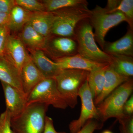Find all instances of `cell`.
<instances>
[{
	"instance_id": "ba28073f",
	"label": "cell",
	"mask_w": 133,
	"mask_h": 133,
	"mask_svg": "<svg viewBox=\"0 0 133 133\" xmlns=\"http://www.w3.org/2000/svg\"><path fill=\"white\" fill-rule=\"evenodd\" d=\"M78 97L81 101V112L78 118L72 121L69 124L70 133L77 132L89 121L94 118L99 119L97 109L87 81L80 88Z\"/></svg>"
},
{
	"instance_id": "2e32d148",
	"label": "cell",
	"mask_w": 133,
	"mask_h": 133,
	"mask_svg": "<svg viewBox=\"0 0 133 133\" xmlns=\"http://www.w3.org/2000/svg\"><path fill=\"white\" fill-rule=\"evenodd\" d=\"M129 79L118 74L108 65L105 72V81L102 90L94 100L95 105L99 104L119 86Z\"/></svg>"
},
{
	"instance_id": "83f0119b",
	"label": "cell",
	"mask_w": 133,
	"mask_h": 133,
	"mask_svg": "<svg viewBox=\"0 0 133 133\" xmlns=\"http://www.w3.org/2000/svg\"><path fill=\"white\" fill-rule=\"evenodd\" d=\"M101 127V125L97 121L91 120L87 122L84 126L76 133H94L95 130L99 129ZM58 133H66L59 132Z\"/></svg>"
},
{
	"instance_id": "7c38bea8",
	"label": "cell",
	"mask_w": 133,
	"mask_h": 133,
	"mask_svg": "<svg viewBox=\"0 0 133 133\" xmlns=\"http://www.w3.org/2000/svg\"><path fill=\"white\" fill-rule=\"evenodd\" d=\"M20 77L23 91L27 98L35 87L45 78L34 64L30 55L22 67Z\"/></svg>"
},
{
	"instance_id": "d4e9b609",
	"label": "cell",
	"mask_w": 133,
	"mask_h": 133,
	"mask_svg": "<svg viewBox=\"0 0 133 133\" xmlns=\"http://www.w3.org/2000/svg\"><path fill=\"white\" fill-rule=\"evenodd\" d=\"M16 5L33 13L45 11L42 2L36 0H15Z\"/></svg>"
},
{
	"instance_id": "4fadbf2b",
	"label": "cell",
	"mask_w": 133,
	"mask_h": 133,
	"mask_svg": "<svg viewBox=\"0 0 133 133\" xmlns=\"http://www.w3.org/2000/svg\"><path fill=\"white\" fill-rule=\"evenodd\" d=\"M103 51L110 56H125L133 57V29L129 27L121 38L112 42L106 41Z\"/></svg>"
},
{
	"instance_id": "836d02e7",
	"label": "cell",
	"mask_w": 133,
	"mask_h": 133,
	"mask_svg": "<svg viewBox=\"0 0 133 133\" xmlns=\"http://www.w3.org/2000/svg\"><path fill=\"white\" fill-rule=\"evenodd\" d=\"M9 19V15L0 12V26H7Z\"/></svg>"
},
{
	"instance_id": "52a82bcc",
	"label": "cell",
	"mask_w": 133,
	"mask_h": 133,
	"mask_svg": "<svg viewBox=\"0 0 133 133\" xmlns=\"http://www.w3.org/2000/svg\"><path fill=\"white\" fill-rule=\"evenodd\" d=\"M27 101V105L38 102L58 109H65L68 107L58 90L54 78H44L38 83L29 94Z\"/></svg>"
},
{
	"instance_id": "ac0fdd59",
	"label": "cell",
	"mask_w": 133,
	"mask_h": 133,
	"mask_svg": "<svg viewBox=\"0 0 133 133\" xmlns=\"http://www.w3.org/2000/svg\"><path fill=\"white\" fill-rule=\"evenodd\" d=\"M27 49L43 50L47 38L35 30L28 22L21 30L18 36Z\"/></svg>"
},
{
	"instance_id": "44dd1931",
	"label": "cell",
	"mask_w": 133,
	"mask_h": 133,
	"mask_svg": "<svg viewBox=\"0 0 133 133\" xmlns=\"http://www.w3.org/2000/svg\"><path fill=\"white\" fill-rule=\"evenodd\" d=\"M109 65L117 73L130 79L133 76V57L125 56H111Z\"/></svg>"
},
{
	"instance_id": "d6986e66",
	"label": "cell",
	"mask_w": 133,
	"mask_h": 133,
	"mask_svg": "<svg viewBox=\"0 0 133 133\" xmlns=\"http://www.w3.org/2000/svg\"><path fill=\"white\" fill-rule=\"evenodd\" d=\"M0 80L23 92L20 72L14 65L3 57H0Z\"/></svg>"
},
{
	"instance_id": "603a6c76",
	"label": "cell",
	"mask_w": 133,
	"mask_h": 133,
	"mask_svg": "<svg viewBox=\"0 0 133 133\" xmlns=\"http://www.w3.org/2000/svg\"><path fill=\"white\" fill-rule=\"evenodd\" d=\"M42 2L45 11L50 12L71 7L88 6V4L86 0H44Z\"/></svg>"
},
{
	"instance_id": "8fae6325",
	"label": "cell",
	"mask_w": 133,
	"mask_h": 133,
	"mask_svg": "<svg viewBox=\"0 0 133 133\" xmlns=\"http://www.w3.org/2000/svg\"><path fill=\"white\" fill-rule=\"evenodd\" d=\"M4 92L6 110L11 118H15L23 111L27 105V97L24 93L14 87L1 82Z\"/></svg>"
},
{
	"instance_id": "5bb4252c",
	"label": "cell",
	"mask_w": 133,
	"mask_h": 133,
	"mask_svg": "<svg viewBox=\"0 0 133 133\" xmlns=\"http://www.w3.org/2000/svg\"><path fill=\"white\" fill-rule=\"evenodd\" d=\"M27 50L44 78H54L61 70L56 63L49 58L43 50L27 49Z\"/></svg>"
},
{
	"instance_id": "f546056e",
	"label": "cell",
	"mask_w": 133,
	"mask_h": 133,
	"mask_svg": "<svg viewBox=\"0 0 133 133\" xmlns=\"http://www.w3.org/2000/svg\"><path fill=\"white\" fill-rule=\"evenodd\" d=\"M16 5L15 0H0V12L9 15Z\"/></svg>"
},
{
	"instance_id": "3957f363",
	"label": "cell",
	"mask_w": 133,
	"mask_h": 133,
	"mask_svg": "<svg viewBox=\"0 0 133 133\" xmlns=\"http://www.w3.org/2000/svg\"><path fill=\"white\" fill-rule=\"evenodd\" d=\"M90 72L77 69H62L54 78L58 90L68 107L74 108L78 103L80 88L87 81Z\"/></svg>"
},
{
	"instance_id": "7402d4cb",
	"label": "cell",
	"mask_w": 133,
	"mask_h": 133,
	"mask_svg": "<svg viewBox=\"0 0 133 133\" xmlns=\"http://www.w3.org/2000/svg\"><path fill=\"white\" fill-rule=\"evenodd\" d=\"M108 65L90 72L87 82L94 100L102 90L104 84L105 72Z\"/></svg>"
},
{
	"instance_id": "484cf974",
	"label": "cell",
	"mask_w": 133,
	"mask_h": 133,
	"mask_svg": "<svg viewBox=\"0 0 133 133\" xmlns=\"http://www.w3.org/2000/svg\"><path fill=\"white\" fill-rule=\"evenodd\" d=\"M11 115L6 110L0 115V133H16L11 127Z\"/></svg>"
},
{
	"instance_id": "8992f818",
	"label": "cell",
	"mask_w": 133,
	"mask_h": 133,
	"mask_svg": "<svg viewBox=\"0 0 133 133\" xmlns=\"http://www.w3.org/2000/svg\"><path fill=\"white\" fill-rule=\"evenodd\" d=\"M88 19L94 30L95 41L99 44L102 50L106 42L105 37L108 31L122 22L127 23V18L122 12H108L105 8L98 5L91 10V16Z\"/></svg>"
},
{
	"instance_id": "e0dca14e",
	"label": "cell",
	"mask_w": 133,
	"mask_h": 133,
	"mask_svg": "<svg viewBox=\"0 0 133 133\" xmlns=\"http://www.w3.org/2000/svg\"><path fill=\"white\" fill-rule=\"evenodd\" d=\"M55 17L53 12H35L32 14L28 22L36 31L48 38L51 35Z\"/></svg>"
},
{
	"instance_id": "4dcf8cb0",
	"label": "cell",
	"mask_w": 133,
	"mask_h": 133,
	"mask_svg": "<svg viewBox=\"0 0 133 133\" xmlns=\"http://www.w3.org/2000/svg\"><path fill=\"white\" fill-rule=\"evenodd\" d=\"M123 112L126 116H131L133 115V96L132 95L126 101L123 108Z\"/></svg>"
},
{
	"instance_id": "4316f807",
	"label": "cell",
	"mask_w": 133,
	"mask_h": 133,
	"mask_svg": "<svg viewBox=\"0 0 133 133\" xmlns=\"http://www.w3.org/2000/svg\"><path fill=\"white\" fill-rule=\"evenodd\" d=\"M119 121L121 124L120 133H133V115L125 116Z\"/></svg>"
},
{
	"instance_id": "30bf717a",
	"label": "cell",
	"mask_w": 133,
	"mask_h": 133,
	"mask_svg": "<svg viewBox=\"0 0 133 133\" xmlns=\"http://www.w3.org/2000/svg\"><path fill=\"white\" fill-rule=\"evenodd\" d=\"M26 48L19 37L10 34L8 35L3 57L14 65L20 74L29 55Z\"/></svg>"
},
{
	"instance_id": "5b68a950",
	"label": "cell",
	"mask_w": 133,
	"mask_h": 133,
	"mask_svg": "<svg viewBox=\"0 0 133 133\" xmlns=\"http://www.w3.org/2000/svg\"><path fill=\"white\" fill-rule=\"evenodd\" d=\"M133 90V79L122 84L105 98L97 107L99 119L105 122L111 118L119 121L126 115L123 112L125 103L129 98Z\"/></svg>"
},
{
	"instance_id": "6da1fadb",
	"label": "cell",
	"mask_w": 133,
	"mask_h": 133,
	"mask_svg": "<svg viewBox=\"0 0 133 133\" xmlns=\"http://www.w3.org/2000/svg\"><path fill=\"white\" fill-rule=\"evenodd\" d=\"M74 38L78 45V54L93 62L109 64L111 56L100 49L96 44L92 27L88 19L79 23L74 31Z\"/></svg>"
},
{
	"instance_id": "9c48e42d",
	"label": "cell",
	"mask_w": 133,
	"mask_h": 133,
	"mask_svg": "<svg viewBox=\"0 0 133 133\" xmlns=\"http://www.w3.org/2000/svg\"><path fill=\"white\" fill-rule=\"evenodd\" d=\"M43 51L54 61L77 55L78 45L74 38L51 35L47 38Z\"/></svg>"
},
{
	"instance_id": "9a60e30c",
	"label": "cell",
	"mask_w": 133,
	"mask_h": 133,
	"mask_svg": "<svg viewBox=\"0 0 133 133\" xmlns=\"http://www.w3.org/2000/svg\"><path fill=\"white\" fill-rule=\"evenodd\" d=\"M61 70L77 69L89 72L109 64L99 63L91 61L77 54L74 56L54 60Z\"/></svg>"
},
{
	"instance_id": "277c9868",
	"label": "cell",
	"mask_w": 133,
	"mask_h": 133,
	"mask_svg": "<svg viewBox=\"0 0 133 133\" xmlns=\"http://www.w3.org/2000/svg\"><path fill=\"white\" fill-rule=\"evenodd\" d=\"M52 12L55 17L51 34L73 38L79 23L88 19L91 15V10L86 6L67 8Z\"/></svg>"
},
{
	"instance_id": "7a4b0ae2",
	"label": "cell",
	"mask_w": 133,
	"mask_h": 133,
	"mask_svg": "<svg viewBox=\"0 0 133 133\" xmlns=\"http://www.w3.org/2000/svg\"><path fill=\"white\" fill-rule=\"evenodd\" d=\"M49 106L38 102L27 105L20 115L11 118L12 130L16 133H43Z\"/></svg>"
},
{
	"instance_id": "cb8c5ba5",
	"label": "cell",
	"mask_w": 133,
	"mask_h": 133,
	"mask_svg": "<svg viewBox=\"0 0 133 133\" xmlns=\"http://www.w3.org/2000/svg\"><path fill=\"white\" fill-rule=\"evenodd\" d=\"M115 11L122 12L127 20L129 28L133 29V0H121L114 12Z\"/></svg>"
},
{
	"instance_id": "e575fe53",
	"label": "cell",
	"mask_w": 133,
	"mask_h": 133,
	"mask_svg": "<svg viewBox=\"0 0 133 133\" xmlns=\"http://www.w3.org/2000/svg\"><path fill=\"white\" fill-rule=\"evenodd\" d=\"M102 133H113L112 132H111V131H109V130H106V131H104Z\"/></svg>"
},
{
	"instance_id": "1f68e13d",
	"label": "cell",
	"mask_w": 133,
	"mask_h": 133,
	"mask_svg": "<svg viewBox=\"0 0 133 133\" xmlns=\"http://www.w3.org/2000/svg\"><path fill=\"white\" fill-rule=\"evenodd\" d=\"M43 133H58L54 127L52 119L48 116L45 117V126Z\"/></svg>"
},
{
	"instance_id": "d6a6232c",
	"label": "cell",
	"mask_w": 133,
	"mask_h": 133,
	"mask_svg": "<svg viewBox=\"0 0 133 133\" xmlns=\"http://www.w3.org/2000/svg\"><path fill=\"white\" fill-rule=\"evenodd\" d=\"M121 0H108L105 8L108 12H114L118 6Z\"/></svg>"
},
{
	"instance_id": "ffe728a7",
	"label": "cell",
	"mask_w": 133,
	"mask_h": 133,
	"mask_svg": "<svg viewBox=\"0 0 133 133\" xmlns=\"http://www.w3.org/2000/svg\"><path fill=\"white\" fill-rule=\"evenodd\" d=\"M33 13L16 5L9 14L7 26L10 31L16 32L21 30L28 22Z\"/></svg>"
},
{
	"instance_id": "f1b7e54d",
	"label": "cell",
	"mask_w": 133,
	"mask_h": 133,
	"mask_svg": "<svg viewBox=\"0 0 133 133\" xmlns=\"http://www.w3.org/2000/svg\"><path fill=\"white\" fill-rule=\"evenodd\" d=\"M9 34L7 26H0V57L3 56L6 41Z\"/></svg>"
}]
</instances>
